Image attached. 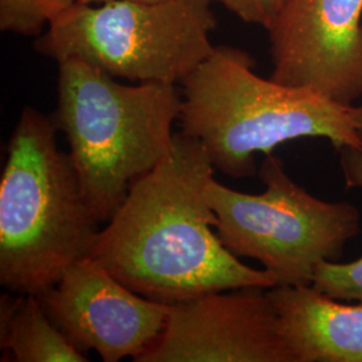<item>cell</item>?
I'll use <instances>...</instances> for the list:
<instances>
[{"instance_id": "cell-11", "label": "cell", "mask_w": 362, "mask_h": 362, "mask_svg": "<svg viewBox=\"0 0 362 362\" xmlns=\"http://www.w3.org/2000/svg\"><path fill=\"white\" fill-rule=\"evenodd\" d=\"M1 361L86 362L55 326L38 296L6 293L0 299Z\"/></svg>"}, {"instance_id": "cell-2", "label": "cell", "mask_w": 362, "mask_h": 362, "mask_svg": "<svg viewBox=\"0 0 362 362\" xmlns=\"http://www.w3.org/2000/svg\"><path fill=\"white\" fill-rule=\"evenodd\" d=\"M254 67L245 50L215 46L181 82V132L204 146L214 168L233 179L252 177L255 156L303 137L326 139L336 151L361 146L353 106L259 77Z\"/></svg>"}, {"instance_id": "cell-16", "label": "cell", "mask_w": 362, "mask_h": 362, "mask_svg": "<svg viewBox=\"0 0 362 362\" xmlns=\"http://www.w3.org/2000/svg\"><path fill=\"white\" fill-rule=\"evenodd\" d=\"M105 1H112V0H78V3H85V4H100ZM136 1H164V0H136Z\"/></svg>"}, {"instance_id": "cell-4", "label": "cell", "mask_w": 362, "mask_h": 362, "mask_svg": "<svg viewBox=\"0 0 362 362\" xmlns=\"http://www.w3.org/2000/svg\"><path fill=\"white\" fill-rule=\"evenodd\" d=\"M58 66L52 121L65 133L91 209L107 223L132 185L170 152L182 94L176 83L124 85L79 59Z\"/></svg>"}, {"instance_id": "cell-5", "label": "cell", "mask_w": 362, "mask_h": 362, "mask_svg": "<svg viewBox=\"0 0 362 362\" xmlns=\"http://www.w3.org/2000/svg\"><path fill=\"white\" fill-rule=\"evenodd\" d=\"M215 27L209 0L76 3L52 21L35 50L113 78L177 85L214 52Z\"/></svg>"}, {"instance_id": "cell-8", "label": "cell", "mask_w": 362, "mask_h": 362, "mask_svg": "<svg viewBox=\"0 0 362 362\" xmlns=\"http://www.w3.org/2000/svg\"><path fill=\"white\" fill-rule=\"evenodd\" d=\"M38 298L78 350H94L105 362L136 361L155 345L168 318L169 305L134 293L90 257Z\"/></svg>"}, {"instance_id": "cell-10", "label": "cell", "mask_w": 362, "mask_h": 362, "mask_svg": "<svg viewBox=\"0 0 362 362\" xmlns=\"http://www.w3.org/2000/svg\"><path fill=\"white\" fill-rule=\"evenodd\" d=\"M269 296L291 362H362V302L313 286H274Z\"/></svg>"}, {"instance_id": "cell-14", "label": "cell", "mask_w": 362, "mask_h": 362, "mask_svg": "<svg viewBox=\"0 0 362 362\" xmlns=\"http://www.w3.org/2000/svg\"><path fill=\"white\" fill-rule=\"evenodd\" d=\"M219 3L239 19L250 25L264 27L267 31L275 25L287 0H209Z\"/></svg>"}, {"instance_id": "cell-1", "label": "cell", "mask_w": 362, "mask_h": 362, "mask_svg": "<svg viewBox=\"0 0 362 362\" xmlns=\"http://www.w3.org/2000/svg\"><path fill=\"white\" fill-rule=\"evenodd\" d=\"M214 169L202 144L175 133L168 156L132 185L89 257L134 293L165 305L278 285L267 270L240 262L214 233L218 216L207 197Z\"/></svg>"}, {"instance_id": "cell-7", "label": "cell", "mask_w": 362, "mask_h": 362, "mask_svg": "<svg viewBox=\"0 0 362 362\" xmlns=\"http://www.w3.org/2000/svg\"><path fill=\"white\" fill-rule=\"evenodd\" d=\"M136 362H291L269 288L239 287L169 305L155 345Z\"/></svg>"}, {"instance_id": "cell-13", "label": "cell", "mask_w": 362, "mask_h": 362, "mask_svg": "<svg viewBox=\"0 0 362 362\" xmlns=\"http://www.w3.org/2000/svg\"><path fill=\"white\" fill-rule=\"evenodd\" d=\"M76 3L78 0H0V28L35 35Z\"/></svg>"}, {"instance_id": "cell-15", "label": "cell", "mask_w": 362, "mask_h": 362, "mask_svg": "<svg viewBox=\"0 0 362 362\" xmlns=\"http://www.w3.org/2000/svg\"><path fill=\"white\" fill-rule=\"evenodd\" d=\"M353 118H354V124H356V128L357 132L360 134V137L362 139V104L358 106H353Z\"/></svg>"}, {"instance_id": "cell-3", "label": "cell", "mask_w": 362, "mask_h": 362, "mask_svg": "<svg viewBox=\"0 0 362 362\" xmlns=\"http://www.w3.org/2000/svg\"><path fill=\"white\" fill-rule=\"evenodd\" d=\"M52 117L25 107L7 144L0 180V285L40 296L85 257L100 220Z\"/></svg>"}, {"instance_id": "cell-6", "label": "cell", "mask_w": 362, "mask_h": 362, "mask_svg": "<svg viewBox=\"0 0 362 362\" xmlns=\"http://www.w3.org/2000/svg\"><path fill=\"white\" fill-rule=\"evenodd\" d=\"M266 191L231 189L215 177L207 188L218 216L216 233L238 258L260 262L276 286H311L321 262H339L361 230V214L348 202H325L298 185L278 156L266 155L258 172Z\"/></svg>"}, {"instance_id": "cell-9", "label": "cell", "mask_w": 362, "mask_h": 362, "mask_svg": "<svg viewBox=\"0 0 362 362\" xmlns=\"http://www.w3.org/2000/svg\"><path fill=\"white\" fill-rule=\"evenodd\" d=\"M269 33L272 81L344 106L362 98V0H287Z\"/></svg>"}, {"instance_id": "cell-12", "label": "cell", "mask_w": 362, "mask_h": 362, "mask_svg": "<svg viewBox=\"0 0 362 362\" xmlns=\"http://www.w3.org/2000/svg\"><path fill=\"white\" fill-rule=\"evenodd\" d=\"M337 152L346 188L362 189V145L344 146ZM311 286L338 300L362 302V257L350 263L321 262Z\"/></svg>"}]
</instances>
